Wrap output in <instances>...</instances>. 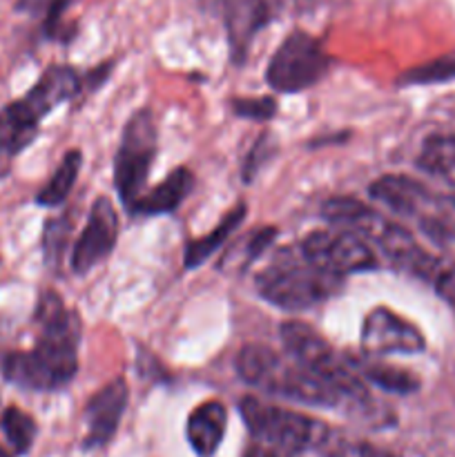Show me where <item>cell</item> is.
Listing matches in <instances>:
<instances>
[{
  "instance_id": "6da1fadb",
  "label": "cell",
  "mask_w": 455,
  "mask_h": 457,
  "mask_svg": "<svg viewBox=\"0 0 455 457\" xmlns=\"http://www.w3.org/2000/svg\"><path fill=\"white\" fill-rule=\"evenodd\" d=\"M34 320L38 326L34 348L9 353L3 360V378L25 391H58L74 379L79 369V315L62 303L61 295L47 290Z\"/></svg>"
},
{
  "instance_id": "7a4b0ae2",
  "label": "cell",
  "mask_w": 455,
  "mask_h": 457,
  "mask_svg": "<svg viewBox=\"0 0 455 457\" xmlns=\"http://www.w3.org/2000/svg\"><path fill=\"white\" fill-rule=\"evenodd\" d=\"M235 369L248 386L294 404L335 409L346 402L337 388L317 378L306 366L263 344H248L241 348L235 360Z\"/></svg>"
},
{
  "instance_id": "3957f363",
  "label": "cell",
  "mask_w": 455,
  "mask_h": 457,
  "mask_svg": "<svg viewBox=\"0 0 455 457\" xmlns=\"http://www.w3.org/2000/svg\"><path fill=\"white\" fill-rule=\"evenodd\" d=\"M83 92V76L70 65H54L18 101L0 110V154L12 159L34 143L40 120Z\"/></svg>"
},
{
  "instance_id": "277c9868",
  "label": "cell",
  "mask_w": 455,
  "mask_h": 457,
  "mask_svg": "<svg viewBox=\"0 0 455 457\" xmlns=\"http://www.w3.org/2000/svg\"><path fill=\"white\" fill-rule=\"evenodd\" d=\"M257 293L270 306L288 312L310 311L342 290L343 279L326 275L302 254L299 245L277 250L272 262L254 279Z\"/></svg>"
},
{
  "instance_id": "5b68a950",
  "label": "cell",
  "mask_w": 455,
  "mask_h": 457,
  "mask_svg": "<svg viewBox=\"0 0 455 457\" xmlns=\"http://www.w3.org/2000/svg\"><path fill=\"white\" fill-rule=\"evenodd\" d=\"M239 413L252 446L284 457H297L328 440V427L310 415L268 404L254 395L239 400Z\"/></svg>"
},
{
  "instance_id": "8992f818",
  "label": "cell",
  "mask_w": 455,
  "mask_h": 457,
  "mask_svg": "<svg viewBox=\"0 0 455 457\" xmlns=\"http://www.w3.org/2000/svg\"><path fill=\"white\" fill-rule=\"evenodd\" d=\"M279 335L285 353L294 361L312 370L317 378L324 379L326 384L337 388L343 400L351 402V404H366L368 402V391L351 366V361L337 355V351L312 326L302 324V321H285V324H281Z\"/></svg>"
},
{
  "instance_id": "52a82bcc",
  "label": "cell",
  "mask_w": 455,
  "mask_h": 457,
  "mask_svg": "<svg viewBox=\"0 0 455 457\" xmlns=\"http://www.w3.org/2000/svg\"><path fill=\"white\" fill-rule=\"evenodd\" d=\"M156 150H159V132H156L154 114L147 107L134 112L120 132L119 152L114 159V187L129 214L138 199L145 195V183Z\"/></svg>"
},
{
  "instance_id": "ba28073f",
  "label": "cell",
  "mask_w": 455,
  "mask_h": 457,
  "mask_svg": "<svg viewBox=\"0 0 455 457\" xmlns=\"http://www.w3.org/2000/svg\"><path fill=\"white\" fill-rule=\"evenodd\" d=\"M330 58L319 40L308 31L294 29L272 54L266 83L279 94H297L312 87L328 74Z\"/></svg>"
},
{
  "instance_id": "9c48e42d",
  "label": "cell",
  "mask_w": 455,
  "mask_h": 457,
  "mask_svg": "<svg viewBox=\"0 0 455 457\" xmlns=\"http://www.w3.org/2000/svg\"><path fill=\"white\" fill-rule=\"evenodd\" d=\"M299 250L312 266L337 279L379 268L373 245L366 244L355 232L342 230V228L312 230L299 241Z\"/></svg>"
},
{
  "instance_id": "30bf717a",
  "label": "cell",
  "mask_w": 455,
  "mask_h": 457,
  "mask_svg": "<svg viewBox=\"0 0 455 457\" xmlns=\"http://www.w3.org/2000/svg\"><path fill=\"white\" fill-rule=\"evenodd\" d=\"M368 195L375 201H379L384 208L400 214V217L418 219L422 230L428 232L431 237L446 235V226L442 223V217L433 210L435 199L415 179L401 177V174H384L377 181L370 183Z\"/></svg>"
},
{
  "instance_id": "8fae6325",
  "label": "cell",
  "mask_w": 455,
  "mask_h": 457,
  "mask_svg": "<svg viewBox=\"0 0 455 457\" xmlns=\"http://www.w3.org/2000/svg\"><path fill=\"white\" fill-rule=\"evenodd\" d=\"M360 342L366 357H386L397 353L418 355L426 348V339L418 326L384 306L373 308L364 317Z\"/></svg>"
},
{
  "instance_id": "7c38bea8",
  "label": "cell",
  "mask_w": 455,
  "mask_h": 457,
  "mask_svg": "<svg viewBox=\"0 0 455 457\" xmlns=\"http://www.w3.org/2000/svg\"><path fill=\"white\" fill-rule=\"evenodd\" d=\"M119 239V212L112 199L98 196L92 204L83 232L70 254V266L76 275H85L114 250Z\"/></svg>"
},
{
  "instance_id": "4fadbf2b",
  "label": "cell",
  "mask_w": 455,
  "mask_h": 457,
  "mask_svg": "<svg viewBox=\"0 0 455 457\" xmlns=\"http://www.w3.org/2000/svg\"><path fill=\"white\" fill-rule=\"evenodd\" d=\"M212 7L226 22L232 62L241 65L257 31L277 18L281 0H212Z\"/></svg>"
},
{
  "instance_id": "5bb4252c",
  "label": "cell",
  "mask_w": 455,
  "mask_h": 457,
  "mask_svg": "<svg viewBox=\"0 0 455 457\" xmlns=\"http://www.w3.org/2000/svg\"><path fill=\"white\" fill-rule=\"evenodd\" d=\"M129 402V386L123 378L112 379L110 384L98 388L85 404V449H101L119 431L125 409Z\"/></svg>"
},
{
  "instance_id": "9a60e30c",
  "label": "cell",
  "mask_w": 455,
  "mask_h": 457,
  "mask_svg": "<svg viewBox=\"0 0 455 457\" xmlns=\"http://www.w3.org/2000/svg\"><path fill=\"white\" fill-rule=\"evenodd\" d=\"M228 427V411L221 402L210 400L187 415V445L199 457H212L221 446Z\"/></svg>"
},
{
  "instance_id": "2e32d148",
  "label": "cell",
  "mask_w": 455,
  "mask_h": 457,
  "mask_svg": "<svg viewBox=\"0 0 455 457\" xmlns=\"http://www.w3.org/2000/svg\"><path fill=\"white\" fill-rule=\"evenodd\" d=\"M194 187V174L187 168H177L163 179L156 187L147 190L134 205L132 214L141 217H159V214H170L178 210V205L190 196Z\"/></svg>"
},
{
  "instance_id": "e0dca14e",
  "label": "cell",
  "mask_w": 455,
  "mask_h": 457,
  "mask_svg": "<svg viewBox=\"0 0 455 457\" xmlns=\"http://www.w3.org/2000/svg\"><path fill=\"white\" fill-rule=\"evenodd\" d=\"M245 214H248V208H245L244 204H239L235 210H230V212H228L221 221H219V226L214 228V230H210L208 235L199 237V239H192L190 244L186 245L183 266H186L187 270H194V268L203 266V263L210 259V254L217 253V250L226 244L228 237H230L232 232L241 226V221L245 219Z\"/></svg>"
},
{
  "instance_id": "ac0fdd59",
  "label": "cell",
  "mask_w": 455,
  "mask_h": 457,
  "mask_svg": "<svg viewBox=\"0 0 455 457\" xmlns=\"http://www.w3.org/2000/svg\"><path fill=\"white\" fill-rule=\"evenodd\" d=\"M355 373L370 382L373 386L382 388L386 393H397V395H410L419 388V378H415L410 370L397 369V366L379 364V361L368 360H348Z\"/></svg>"
},
{
  "instance_id": "d6986e66",
  "label": "cell",
  "mask_w": 455,
  "mask_h": 457,
  "mask_svg": "<svg viewBox=\"0 0 455 457\" xmlns=\"http://www.w3.org/2000/svg\"><path fill=\"white\" fill-rule=\"evenodd\" d=\"M419 170L455 183V134H431L418 156Z\"/></svg>"
},
{
  "instance_id": "ffe728a7",
  "label": "cell",
  "mask_w": 455,
  "mask_h": 457,
  "mask_svg": "<svg viewBox=\"0 0 455 457\" xmlns=\"http://www.w3.org/2000/svg\"><path fill=\"white\" fill-rule=\"evenodd\" d=\"M80 165H83V154H80V150L67 152V154L62 156L61 165L56 168V172L52 174V179L38 190L36 204L43 205V208H56V205H61L62 201L70 196L71 187L76 186Z\"/></svg>"
},
{
  "instance_id": "44dd1931",
  "label": "cell",
  "mask_w": 455,
  "mask_h": 457,
  "mask_svg": "<svg viewBox=\"0 0 455 457\" xmlns=\"http://www.w3.org/2000/svg\"><path fill=\"white\" fill-rule=\"evenodd\" d=\"M0 424H3V433L7 437L9 446L13 449V453H29V449L34 446L36 433H38L34 418L18 409V406H7L3 415H0Z\"/></svg>"
},
{
  "instance_id": "7402d4cb",
  "label": "cell",
  "mask_w": 455,
  "mask_h": 457,
  "mask_svg": "<svg viewBox=\"0 0 455 457\" xmlns=\"http://www.w3.org/2000/svg\"><path fill=\"white\" fill-rule=\"evenodd\" d=\"M455 79V54L453 56H442L424 65L410 67L404 74L397 79V85L401 87H410V85H435L446 83V80Z\"/></svg>"
},
{
  "instance_id": "603a6c76",
  "label": "cell",
  "mask_w": 455,
  "mask_h": 457,
  "mask_svg": "<svg viewBox=\"0 0 455 457\" xmlns=\"http://www.w3.org/2000/svg\"><path fill=\"white\" fill-rule=\"evenodd\" d=\"M230 107L235 116L254 123H268L277 116V101L270 96H236L230 101Z\"/></svg>"
},
{
  "instance_id": "cb8c5ba5",
  "label": "cell",
  "mask_w": 455,
  "mask_h": 457,
  "mask_svg": "<svg viewBox=\"0 0 455 457\" xmlns=\"http://www.w3.org/2000/svg\"><path fill=\"white\" fill-rule=\"evenodd\" d=\"M272 156V141H270V134H261V137L257 138V143L252 145V150L248 152V156H245L244 161V181H252L254 174L261 170L263 161L270 159Z\"/></svg>"
},
{
  "instance_id": "d4e9b609",
  "label": "cell",
  "mask_w": 455,
  "mask_h": 457,
  "mask_svg": "<svg viewBox=\"0 0 455 457\" xmlns=\"http://www.w3.org/2000/svg\"><path fill=\"white\" fill-rule=\"evenodd\" d=\"M67 226H65V219H52L47 221L45 226V237H43V245H45V257L49 262H56V257L61 254L62 244H65V237H67Z\"/></svg>"
},
{
  "instance_id": "484cf974",
  "label": "cell",
  "mask_w": 455,
  "mask_h": 457,
  "mask_svg": "<svg viewBox=\"0 0 455 457\" xmlns=\"http://www.w3.org/2000/svg\"><path fill=\"white\" fill-rule=\"evenodd\" d=\"M277 239V228H257V230L250 235V239L245 241V263L254 262L257 257H261L268 248L272 245V241Z\"/></svg>"
},
{
  "instance_id": "4316f807",
  "label": "cell",
  "mask_w": 455,
  "mask_h": 457,
  "mask_svg": "<svg viewBox=\"0 0 455 457\" xmlns=\"http://www.w3.org/2000/svg\"><path fill=\"white\" fill-rule=\"evenodd\" d=\"M61 0H16L13 9L18 13H29V16H47L49 9L54 7Z\"/></svg>"
},
{
  "instance_id": "83f0119b",
  "label": "cell",
  "mask_w": 455,
  "mask_h": 457,
  "mask_svg": "<svg viewBox=\"0 0 455 457\" xmlns=\"http://www.w3.org/2000/svg\"><path fill=\"white\" fill-rule=\"evenodd\" d=\"M112 67H114V62H105V65H98V67H94L92 71H89L87 76H85L83 79V89L85 87H89V89H96V87H101L103 83H105V79L107 76H110V71H112Z\"/></svg>"
},
{
  "instance_id": "f1b7e54d",
  "label": "cell",
  "mask_w": 455,
  "mask_h": 457,
  "mask_svg": "<svg viewBox=\"0 0 455 457\" xmlns=\"http://www.w3.org/2000/svg\"><path fill=\"white\" fill-rule=\"evenodd\" d=\"M9 172V165H7V156L0 154V179Z\"/></svg>"
},
{
  "instance_id": "f546056e",
  "label": "cell",
  "mask_w": 455,
  "mask_h": 457,
  "mask_svg": "<svg viewBox=\"0 0 455 457\" xmlns=\"http://www.w3.org/2000/svg\"><path fill=\"white\" fill-rule=\"evenodd\" d=\"M0 457H12V455H9V453H7V451H4V449H3V446H0Z\"/></svg>"
},
{
  "instance_id": "4dcf8cb0",
  "label": "cell",
  "mask_w": 455,
  "mask_h": 457,
  "mask_svg": "<svg viewBox=\"0 0 455 457\" xmlns=\"http://www.w3.org/2000/svg\"><path fill=\"white\" fill-rule=\"evenodd\" d=\"M451 205H453V208H455V196H453V199H451Z\"/></svg>"
}]
</instances>
